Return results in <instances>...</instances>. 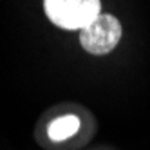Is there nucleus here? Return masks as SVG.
I'll list each match as a JSON object with an SVG mask.
<instances>
[{
  "mask_svg": "<svg viewBox=\"0 0 150 150\" xmlns=\"http://www.w3.org/2000/svg\"><path fill=\"white\" fill-rule=\"evenodd\" d=\"M45 15L62 29H85L100 16V0H44Z\"/></svg>",
  "mask_w": 150,
  "mask_h": 150,
  "instance_id": "obj_1",
  "label": "nucleus"
},
{
  "mask_svg": "<svg viewBox=\"0 0 150 150\" xmlns=\"http://www.w3.org/2000/svg\"><path fill=\"white\" fill-rule=\"evenodd\" d=\"M121 38V24L112 15H100L80 33L81 47L91 54H107Z\"/></svg>",
  "mask_w": 150,
  "mask_h": 150,
  "instance_id": "obj_2",
  "label": "nucleus"
},
{
  "mask_svg": "<svg viewBox=\"0 0 150 150\" xmlns=\"http://www.w3.org/2000/svg\"><path fill=\"white\" fill-rule=\"evenodd\" d=\"M78 128H80V117L74 114H65L49 123L47 136L51 141H65L78 132Z\"/></svg>",
  "mask_w": 150,
  "mask_h": 150,
  "instance_id": "obj_3",
  "label": "nucleus"
}]
</instances>
